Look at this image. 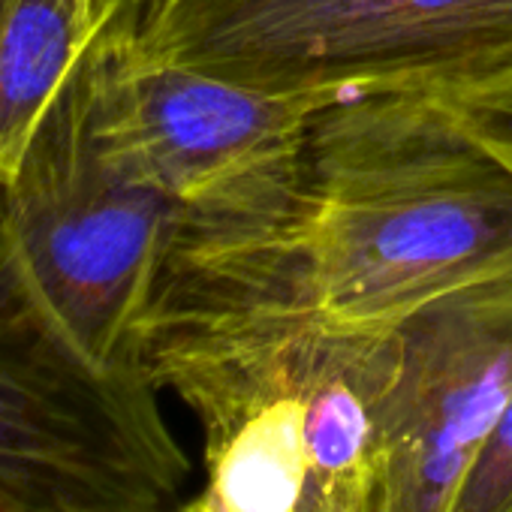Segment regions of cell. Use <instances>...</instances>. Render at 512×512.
<instances>
[{
  "mask_svg": "<svg viewBox=\"0 0 512 512\" xmlns=\"http://www.w3.org/2000/svg\"><path fill=\"white\" fill-rule=\"evenodd\" d=\"M266 238L320 317L398 329L512 272V172L431 97H344L314 112L299 205Z\"/></svg>",
  "mask_w": 512,
  "mask_h": 512,
  "instance_id": "1",
  "label": "cell"
},
{
  "mask_svg": "<svg viewBox=\"0 0 512 512\" xmlns=\"http://www.w3.org/2000/svg\"><path fill=\"white\" fill-rule=\"evenodd\" d=\"M133 25L157 55L320 103L512 73V0H133Z\"/></svg>",
  "mask_w": 512,
  "mask_h": 512,
  "instance_id": "2",
  "label": "cell"
},
{
  "mask_svg": "<svg viewBox=\"0 0 512 512\" xmlns=\"http://www.w3.org/2000/svg\"><path fill=\"white\" fill-rule=\"evenodd\" d=\"M0 211L28 290L70 344L103 371H142L136 329L181 208L109 142L88 52L0 187Z\"/></svg>",
  "mask_w": 512,
  "mask_h": 512,
  "instance_id": "3",
  "label": "cell"
},
{
  "mask_svg": "<svg viewBox=\"0 0 512 512\" xmlns=\"http://www.w3.org/2000/svg\"><path fill=\"white\" fill-rule=\"evenodd\" d=\"M187 476L160 389L70 344L28 290L0 211V512H181Z\"/></svg>",
  "mask_w": 512,
  "mask_h": 512,
  "instance_id": "4",
  "label": "cell"
},
{
  "mask_svg": "<svg viewBox=\"0 0 512 512\" xmlns=\"http://www.w3.org/2000/svg\"><path fill=\"white\" fill-rule=\"evenodd\" d=\"M88 58L109 142L187 223L260 235L293 217L311 118L326 103L266 94L151 52L136 37L133 0H118Z\"/></svg>",
  "mask_w": 512,
  "mask_h": 512,
  "instance_id": "5",
  "label": "cell"
},
{
  "mask_svg": "<svg viewBox=\"0 0 512 512\" xmlns=\"http://www.w3.org/2000/svg\"><path fill=\"white\" fill-rule=\"evenodd\" d=\"M401 365L377 455V512H449L512 395V272L398 326Z\"/></svg>",
  "mask_w": 512,
  "mask_h": 512,
  "instance_id": "6",
  "label": "cell"
},
{
  "mask_svg": "<svg viewBox=\"0 0 512 512\" xmlns=\"http://www.w3.org/2000/svg\"><path fill=\"white\" fill-rule=\"evenodd\" d=\"M118 0H0V187Z\"/></svg>",
  "mask_w": 512,
  "mask_h": 512,
  "instance_id": "7",
  "label": "cell"
},
{
  "mask_svg": "<svg viewBox=\"0 0 512 512\" xmlns=\"http://www.w3.org/2000/svg\"><path fill=\"white\" fill-rule=\"evenodd\" d=\"M449 512H512V395L461 479Z\"/></svg>",
  "mask_w": 512,
  "mask_h": 512,
  "instance_id": "8",
  "label": "cell"
},
{
  "mask_svg": "<svg viewBox=\"0 0 512 512\" xmlns=\"http://www.w3.org/2000/svg\"><path fill=\"white\" fill-rule=\"evenodd\" d=\"M431 100H437L479 145H485L512 172V73Z\"/></svg>",
  "mask_w": 512,
  "mask_h": 512,
  "instance_id": "9",
  "label": "cell"
},
{
  "mask_svg": "<svg viewBox=\"0 0 512 512\" xmlns=\"http://www.w3.org/2000/svg\"><path fill=\"white\" fill-rule=\"evenodd\" d=\"M299 512H377V473L362 470L308 482Z\"/></svg>",
  "mask_w": 512,
  "mask_h": 512,
  "instance_id": "10",
  "label": "cell"
}]
</instances>
